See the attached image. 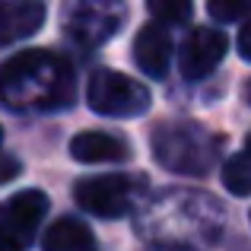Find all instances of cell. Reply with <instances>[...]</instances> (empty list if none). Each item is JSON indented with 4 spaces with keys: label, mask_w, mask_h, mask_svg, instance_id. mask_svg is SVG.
<instances>
[{
    "label": "cell",
    "mask_w": 251,
    "mask_h": 251,
    "mask_svg": "<svg viewBox=\"0 0 251 251\" xmlns=\"http://www.w3.org/2000/svg\"><path fill=\"white\" fill-rule=\"evenodd\" d=\"M226 57V35L220 29H194L181 45L178 54V70L184 80H203L207 74H213L220 67V61Z\"/></svg>",
    "instance_id": "cell-7"
},
{
    "label": "cell",
    "mask_w": 251,
    "mask_h": 251,
    "mask_svg": "<svg viewBox=\"0 0 251 251\" xmlns=\"http://www.w3.org/2000/svg\"><path fill=\"white\" fill-rule=\"evenodd\" d=\"M124 16H127L124 0H67L64 3V32L86 48H96L121 29Z\"/></svg>",
    "instance_id": "cell-4"
},
{
    "label": "cell",
    "mask_w": 251,
    "mask_h": 251,
    "mask_svg": "<svg viewBox=\"0 0 251 251\" xmlns=\"http://www.w3.org/2000/svg\"><path fill=\"white\" fill-rule=\"evenodd\" d=\"M45 23L42 0H0V48L35 35Z\"/></svg>",
    "instance_id": "cell-8"
},
{
    "label": "cell",
    "mask_w": 251,
    "mask_h": 251,
    "mask_svg": "<svg viewBox=\"0 0 251 251\" xmlns=\"http://www.w3.org/2000/svg\"><path fill=\"white\" fill-rule=\"evenodd\" d=\"M140 194H143V184L130 175H99L76 184V203L86 213L102 216V220L127 216L137 207Z\"/></svg>",
    "instance_id": "cell-5"
},
{
    "label": "cell",
    "mask_w": 251,
    "mask_h": 251,
    "mask_svg": "<svg viewBox=\"0 0 251 251\" xmlns=\"http://www.w3.org/2000/svg\"><path fill=\"white\" fill-rule=\"evenodd\" d=\"M74 99V70L48 51H23L0 67V102L13 111H57Z\"/></svg>",
    "instance_id": "cell-1"
},
{
    "label": "cell",
    "mask_w": 251,
    "mask_h": 251,
    "mask_svg": "<svg viewBox=\"0 0 251 251\" xmlns=\"http://www.w3.org/2000/svg\"><path fill=\"white\" fill-rule=\"evenodd\" d=\"M0 251H16V248H10L6 242H0Z\"/></svg>",
    "instance_id": "cell-17"
},
{
    "label": "cell",
    "mask_w": 251,
    "mask_h": 251,
    "mask_svg": "<svg viewBox=\"0 0 251 251\" xmlns=\"http://www.w3.org/2000/svg\"><path fill=\"white\" fill-rule=\"evenodd\" d=\"M86 99H89V108L105 118H137L153 102L147 86L118 70H96L89 76Z\"/></svg>",
    "instance_id": "cell-3"
},
{
    "label": "cell",
    "mask_w": 251,
    "mask_h": 251,
    "mask_svg": "<svg viewBox=\"0 0 251 251\" xmlns=\"http://www.w3.org/2000/svg\"><path fill=\"white\" fill-rule=\"evenodd\" d=\"M45 251H92V232L80 220H57L45 232Z\"/></svg>",
    "instance_id": "cell-11"
},
{
    "label": "cell",
    "mask_w": 251,
    "mask_h": 251,
    "mask_svg": "<svg viewBox=\"0 0 251 251\" xmlns=\"http://www.w3.org/2000/svg\"><path fill=\"white\" fill-rule=\"evenodd\" d=\"M223 140L194 121H172L153 130V156L178 175H207L220 159Z\"/></svg>",
    "instance_id": "cell-2"
},
{
    "label": "cell",
    "mask_w": 251,
    "mask_h": 251,
    "mask_svg": "<svg viewBox=\"0 0 251 251\" xmlns=\"http://www.w3.org/2000/svg\"><path fill=\"white\" fill-rule=\"evenodd\" d=\"M134 61L143 74L150 76H166L169 74V64H172V38L169 32L159 25H143L134 38Z\"/></svg>",
    "instance_id": "cell-9"
},
{
    "label": "cell",
    "mask_w": 251,
    "mask_h": 251,
    "mask_svg": "<svg viewBox=\"0 0 251 251\" xmlns=\"http://www.w3.org/2000/svg\"><path fill=\"white\" fill-rule=\"evenodd\" d=\"M207 10L216 23H242L248 16V0H207Z\"/></svg>",
    "instance_id": "cell-14"
},
{
    "label": "cell",
    "mask_w": 251,
    "mask_h": 251,
    "mask_svg": "<svg viewBox=\"0 0 251 251\" xmlns=\"http://www.w3.org/2000/svg\"><path fill=\"white\" fill-rule=\"evenodd\" d=\"M239 54L248 61V23L242 19V25H239Z\"/></svg>",
    "instance_id": "cell-15"
},
{
    "label": "cell",
    "mask_w": 251,
    "mask_h": 251,
    "mask_svg": "<svg viewBox=\"0 0 251 251\" xmlns=\"http://www.w3.org/2000/svg\"><path fill=\"white\" fill-rule=\"evenodd\" d=\"M223 184H226L235 197H248L251 172H248V153H245V150H239V153L226 162V169H223Z\"/></svg>",
    "instance_id": "cell-12"
},
{
    "label": "cell",
    "mask_w": 251,
    "mask_h": 251,
    "mask_svg": "<svg viewBox=\"0 0 251 251\" xmlns=\"http://www.w3.org/2000/svg\"><path fill=\"white\" fill-rule=\"evenodd\" d=\"M147 6L162 25H178L191 19V0H147Z\"/></svg>",
    "instance_id": "cell-13"
},
{
    "label": "cell",
    "mask_w": 251,
    "mask_h": 251,
    "mask_svg": "<svg viewBox=\"0 0 251 251\" xmlns=\"http://www.w3.org/2000/svg\"><path fill=\"white\" fill-rule=\"evenodd\" d=\"M13 175H16V162H13V159H3V156H0V181H10Z\"/></svg>",
    "instance_id": "cell-16"
},
{
    "label": "cell",
    "mask_w": 251,
    "mask_h": 251,
    "mask_svg": "<svg viewBox=\"0 0 251 251\" xmlns=\"http://www.w3.org/2000/svg\"><path fill=\"white\" fill-rule=\"evenodd\" d=\"M0 143H3V130H0Z\"/></svg>",
    "instance_id": "cell-18"
},
{
    "label": "cell",
    "mask_w": 251,
    "mask_h": 251,
    "mask_svg": "<svg viewBox=\"0 0 251 251\" xmlns=\"http://www.w3.org/2000/svg\"><path fill=\"white\" fill-rule=\"evenodd\" d=\"M70 153H74L76 162H118L127 156V147H124L118 137H108L102 130H86V134L74 137L70 140Z\"/></svg>",
    "instance_id": "cell-10"
},
{
    "label": "cell",
    "mask_w": 251,
    "mask_h": 251,
    "mask_svg": "<svg viewBox=\"0 0 251 251\" xmlns=\"http://www.w3.org/2000/svg\"><path fill=\"white\" fill-rule=\"evenodd\" d=\"M45 213H48V197L35 188L6 197L0 203V242H6L16 251L29 248L35 242V232L42 226Z\"/></svg>",
    "instance_id": "cell-6"
}]
</instances>
